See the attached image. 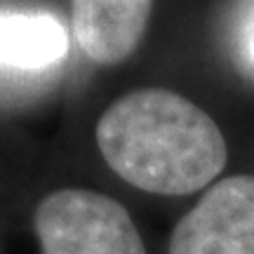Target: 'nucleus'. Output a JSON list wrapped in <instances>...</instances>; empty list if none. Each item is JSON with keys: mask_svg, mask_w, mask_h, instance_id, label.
<instances>
[{"mask_svg": "<svg viewBox=\"0 0 254 254\" xmlns=\"http://www.w3.org/2000/svg\"><path fill=\"white\" fill-rule=\"evenodd\" d=\"M43 254H146L134 221L118 200L87 189H62L33 217Z\"/></svg>", "mask_w": 254, "mask_h": 254, "instance_id": "f03ea898", "label": "nucleus"}, {"mask_svg": "<svg viewBox=\"0 0 254 254\" xmlns=\"http://www.w3.org/2000/svg\"><path fill=\"white\" fill-rule=\"evenodd\" d=\"M153 0H71L78 45L101 66L125 62L146 33Z\"/></svg>", "mask_w": 254, "mask_h": 254, "instance_id": "20e7f679", "label": "nucleus"}, {"mask_svg": "<svg viewBox=\"0 0 254 254\" xmlns=\"http://www.w3.org/2000/svg\"><path fill=\"white\" fill-rule=\"evenodd\" d=\"M68 36L50 14L0 12V66L38 71L62 62Z\"/></svg>", "mask_w": 254, "mask_h": 254, "instance_id": "39448f33", "label": "nucleus"}, {"mask_svg": "<svg viewBox=\"0 0 254 254\" xmlns=\"http://www.w3.org/2000/svg\"><path fill=\"white\" fill-rule=\"evenodd\" d=\"M97 146L109 167L134 189L190 195L226 167V139L186 97L160 87L134 90L97 123Z\"/></svg>", "mask_w": 254, "mask_h": 254, "instance_id": "f257e3e1", "label": "nucleus"}, {"mask_svg": "<svg viewBox=\"0 0 254 254\" xmlns=\"http://www.w3.org/2000/svg\"><path fill=\"white\" fill-rule=\"evenodd\" d=\"M170 254H254V177L214 184L174 226Z\"/></svg>", "mask_w": 254, "mask_h": 254, "instance_id": "7ed1b4c3", "label": "nucleus"}, {"mask_svg": "<svg viewBox=\"0 0 254 254\" xmlns=\"http://www.w3.org/2000/svg\"><path fill=\"white\" fill-rule=\"evenodd\" d=\"M250 57H252V62H254V33L250 38Z\"/></svg>", "mask_w": 254, "mask_h": 254, "instance_id": "423d86ee", "label": "nucleus"}]
</instances>
